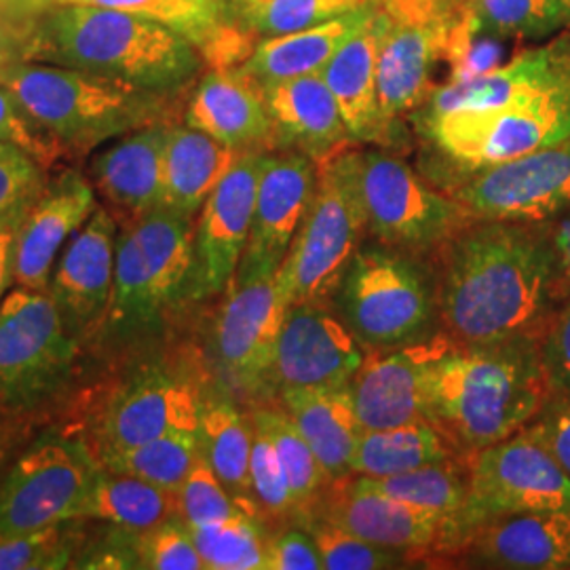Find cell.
I'll list each match as a JSON object with an SVG mask.
<instances>
[{"mask_svg": "<svg viewBox=\"0 0 570 570\" xmlns=\"http://www.w3.org/2000/svg\"><path fill=\"white\" fill-rule=\"evenodd\" d=\"M249 416L254 428L265 431L277 450L292 489L298 522L320 501V497L332 482L327 480L326 471L320 465L313 449L306 444L303 433L296 429L284 410L256 407Z\"/></svg>", "mask_w": 570, "mask_h": 570, "instance_id": "39", "label": "cell"}, {"mask_svg": "<svg viewBox=\"0 0 570 570\" xmlns=\"http://www.w3.org/2000/svg\"><path fill=\"white\" fill-rule=\"evenodd\" d=\"M471 26L494 39L539 41L570 26V0H454Z\"/></svg>", "mask_w": 570, "mask_h": 570, "instance_id": "37", "label": "cell"}, {"mask_svg": "<svg viewBox=\"0 0 570 570\" xmlns=\"http://www.w3.org/2000/svg\"><path fill=\"white\" fill-rule=\"evenodd\" d=\"M265 153H239L202 207L193 233L188 303L209 301L233 284L252 230Z\"/></svg>", "mask_w": 570, "mask_h": 570, "instance_id": "16", "label": "cell"}, {"mask_svg": "<svg viewBox=\"0 0 570 570\" xmlns=\"http://www.w3.org/2000/svg\"><path fill=\"white\" fill-rule=\"evenodd\" d=\"M21 21L0 7V68L20 61Z\"/></svg>", "mask_w": 570, "mask_h": 570, "instance_id": "56", "label": "cell"}, {"mask_svg": "<svg viewBox=\"0 0 570 570\" xmlns=\"http://www.w3.org/2000/svg\"><path fill=\"white\" fill-rule=\"evenodd\" d=\"M21 216L23 212L20 216L0 223V305L16 287V242Z\"/></svg>", "mask_w": 570, "mask_h": 570, "instance_id": "55", "label": "cell"}, {"mask_svg": "<svg viewBox=\"0 0 570 570\" xmlns=\"http://www.w3.org/2000/svg\"><path fill=\"white\" fill-rule=\"evenodd\" d=\"M279 404L313 449L327 480L351 475L364 428L351 395V383L336 387L285 389Z\"/></svg>", "mask_w": 570, "mask_h": 570, "instance_id": "30", "label": "cell"}, {"mask_svg": "<svg viewBox=\"0 0 570 570\" xmlns=\"http://www.w3.org/2000/svg\"><path fill=\"white\" fill-rule=\"evenodd\" d=\"M367 353L330 298L294 303L285 311L266 393L346 385Z\"/></svg>", "mask_w": 570, "mask_h": 570, "instance_id": "17", "label": "cell"}, {"mask_svg": "<svg viewBox=\"0 0 570 570\" xmlns=\"http://www.w3.org/2000/svg\"><path fill=\"white\" fill-rule=\"evenodd\" d=\"M456 551L475 567L510 570L570 569V513H503L469 532Z\"/></svg>", "mask_w": 570, "mask_h": 570, "instance_id": "26", "label": "cell"}, {"mask_svg": "<svg viewBox=\"0 0 570 570\" xmlns=\"http://www.w3.org/2000/svg\"><path fill=\"white\" fill-rule=\"evenodd\" d=\"M372 0H230L228 18L245 32L258 37H282L345 16Z\"/></svg>", "mask_w": 570, "mask_h": 570, "instance_id": "40", "label": "cell"}, {"mask_svg": "<svg viewBox=\"0 0 570 570\" xmlns=\"http://www.w3.org/2000/svg\"><path fill=\"white\" fill-rule=\"evenodd\" d=\"M178 497V515L183 518L188 529L209 527L216 522H225L239 513H247L242 505L230 497L225 484L218 480L214 469L207 465L199 454L197 463L183 487L176 490Z\"/></svg>", "mask_w": 570, "mask_h": 570, "instance_id": "46", "label": "cell"}, {"mask_svg": "<svg viewBox=\"0 0 570 570\" xmlns=\"http://www.w3.org/2000/svg\"><path fill=\"white\" fill-rule=\"evenodd\" d=\"M317 186V161L285 150L263 159L249 239L230 285L275 277L305 220ZM228 285V287H230Z\"/></svg>", "mask_w": 570, "mask_h": 570, "instance_id": "18", "label": "cell"}, {"mask_svg": "<svg viewBox=\"0 0 570 570\" xmlns=\"http://www.w3.org/2000/svg\"><path fill=\"white\" fill-rule=\"evenodd\" d=\"M7 87L68 155L85 157L146 125L165 122L174 96L39 61L0 68Z\"/></svg>", "mask_w": 570, "mask_h": 570, "instance_id": "5", "label": "cell"}, {"mask_svg": "<svg viewBox=\"0 0 570 570\" xmlns=\"http://www.w3.org/2000/svg\"><path fill=\"white\" fill-rule=\"evenodd\" d=\"M58 2H61V0H41V7H39V11L41 9H45V7H49V4H58ZM214 2H218V4H223L226 9V0H214ZM228 13V11H226Z\"/></svg>", "mask_w": 570, "mask_h": 570, "instance_id": "58", "label": "cell"}, {"mask_svg": "<svg viewBox=\"0 0 570 570\" xmlns=\"http://www.w3.org/2000/svg\"><path fill=\"white\" fill-rule=\"evenodd\" d=\"M199 454L197 433L180 431L131 449L104 450L96 454V459L108 471L134 475L176 492L195 468Z\"/></svg>", "mask_w": 570, "mask_h": 570, "instance_id": "38", "label": "cell"}, {"mask_svg": "<svg viewBox=\"0 0 570 570\" xmlns=\"http://www.w3.org/2000/svg\"><path fill=\"white\" fill-rule=\"evenodd\" d=\"M529 429L570 475V393L551 395Z\"/></svg>", "mask_w": 570, "mask_h": 570, "instance_id": "52", "label": "cell"}, {"mask_svg": "<svg viewBox=\"0 0 570 570\" xmlns=\"http://www.w3.org/2000/svg\"><path fill=\"white\" fill-rule=\"evenodd\" d=\"M205 570H265L268 529L256 515L239 513L225 522L190 529Z\"/></svg>", "mask_w": 570, "mask_h": 570, "instance_id": "41", "label": "cell"}, {"mask_svg": "<svg viewBox=\"0 0 570 570\" xmlns=\"http://www.w3.org/2000/svg\"><path fill=\"white\" fill-rule=\"evenodd\" d=\"M456 16L454 0H374L379 98L389 122L397 125L428 102Z\"/></svg>", "mask_w": 570, "mask_h": 570, "instance_id": "14", "label": "cell"}, {"mask_svg": "<svg viewBox=\"0 0 570 570\" xmlns=\"http://www.w3.org/2000/svg\"><path fill=\"white\" fill-rule=\"evenodd\" d=\"M121 226L98 205L91 218L61 249L47 285L60 311L63 326L89 355L110 303Z\"/></svg>", "mask_w": 570, "mask_h": 570, "instance_id": "19", "label": "cell"}, {"mask_svg": "<svg viewBox=\"0 0 570 570\" xmlns=\"http://www.w3.org/2000/svg\"><path fill=\"white\" fill-rule=\"evenodd\" d=\"M204 389L184 372L157 360L134 362L106 389L89 425L81 429L94 454L131 449L169 433H197Z\"/></svg>", "mask_w": 570, "mask_h": 570, "instance_id": "13", "label": "cell"}, {"mask_svg": "<svg viewBox=\"0 0 570 570\" xmlns=\"http://www.w3.org/2000/svg\"><path fill=\"white\" fill-rule=\"evenodd\" d=\"M374 13V0L345 16L317 23L301 32L266 37L254 45L247 60L239 66L258 85L289 81L317 75Z\"/></svg>", "mask_w": 570, "mask_h": 570, "instance_id": "31", "label": "cell"}, {"mask_svg": "<svg viewBox=\"0 0 570 570\" xmlns=\"http://www.w3.org/2000/svg\"><path fill=\"white\" fill-rule=\"evenodd\" d=\"M178 515L174 490L155 487L140 478L115 473L100 465L98 475L82 503L81 518L144 532Z\"/></svg>", "mask_w": 570, "mask_h": 570, "instance_id": "35", "label": "cell"}, {"mask_svg": "<svg viewBox=\"0 0 570 570\" xmlns=\"http://www.w3.org/2000/svg\"><path fill=\"white\" fill-rule=\"evenodd\" d=\"M171 122L146 125L119 138L98 153L87 178L98 202L119 226L131 225L161 207L164 197V153Z\"/></svg>", "mask_w": 570, "mask_h": 570, "instance_id": "25", "label": "cell"}, {"mask_svg": "<svg viewBox=\"0 0 570 570\" xmlns=\"http://www.w3.org/2000/svg\"><path fill=\"white\" fill-rule=\"evenodd\" d=\"M473 218L440 247L444 334L456 345L541 336L553 296L551 228Z\"/></svg>", "mask_w": 570, "mask_h": 570, "instance_id": "1", "label": "cell"}, {"mask_svg": "<svg viewBox=\"0 0 570 570\" xmlns=\"http://www.w3.org/2000/svg\"><path fill=\"white\" fill-rule=\"evenodd\" d=\"M570 513V475L529 428L471 454L469 494L440 550L456 551L484 520L503 513Z\"/></svg>", "mask_w": 570, "mask_h": 570, "instance_id": "10", "label": "cell"}, {"mask_svg": "<svg viewBox=\"0 0 570 570\" xmlns=\"http://www.w3.org/2000/svg\"><path fill=\"white\" fill-rule=\"evenodd\" d=\"M37 416L0 412V471L35 438Z\"/></svg>", "mask_w": 570, "mask_h": 570, "instance_id": "54", "label": "cell"}, {"mask_svg": "<svg viewBox=\"0 0 570 570\" xmlns=\"http://www.w3.org/2000/svg\"><path fill=\"white\" fill-rule=\"evenodd\" d=\"M136 551L142 570H205L204 558L180 515L138 532Z\"/></svg>", "mask_w": 570, "mask_h": 570, "instance_id": "47", "label": "cell"}, {"mask_svg": "<svg viewBox=\"0 0 570 570\" xmlns=\"http://www.w3.org/2000/svg\"><path fill=\"white\" fill-rule=\"evenodd\" d=\"M322 77L341 108L353 142H400L397 125L385 119L379 98V28L374 13L327 61Z\"/></svg>", "mask_w": 570, "mask_h": 570, "instance_id": "29", "label": "cell"}, {"mask_svg": "<svg viewBox=\"0 0 570 570\" xmlns=\"http://www.w3.org/2000/svg\"><path fill=\"white\" fill-rule=\"evenodd\" d=\"M553 252V296L567 301L570 296V207L562 220L551 228Z\"/></svg>", "mask_w": 570, "mask_h": 570, "instance_id": "53", "label": "cell"}, {"mask_svg": "<svg viewBox=\"0 0 570 570\" xmlns=\"http://www.w3.org/2000/svg\"><path fill=\"white\" fill-rule=\"evenodd\" d=\"M450 195L475 218L541 225L570 207V138L469 171Z\"/></svg>", "mask_w": 570, "mask_h": 570, "instance_id": "15", "label": "cell"}, {"mask_svg": "<svg viewBox=\"0 0 570 570\" xmlns=\"http://www.w3.org/2000/svg\"><path fill=\"white\" fill-rule=\"evenodd\" d=\"M47 169L16 146L0 144V223L20 216L47 183Z\"/></svg>", "mask_w": 570, "mask_h": 570, "instance_id": "49", "label": "cell"}, {"mask_svg": "<svg viewBox=\"0 0 570 570\" xmlns=\"http://www.w3.org/2000/svg\"><path fill=\"white\" fill-rule=\"evenodd\" d=\"M539 338L450 346L429 370L425 419L468 454L529 428L553 395Z\"/></svg>", "mask_w": 570, "mask_h": 570, "instance_id": "3", "label": "cell"}, {"mask_svg": "<svg viewBox=\"0 0 570 570\" xmlns=\"http://www.w3.org/2000/svg\"><path fill=\"white\" fill-rule=\"evenodd\" d=\"M85 2L108 9H119L146 20L159 21L184 35L202 51L214 41L226 26L225 7L214 0H61ZM60 4V2H58Z\"/></svg>", "mask_w": 570, "mask_h": 570, "instance_id": "42", "label": "cell"}, {"mask_svg": "<svg viewBox=\"0 0 570 570\" xmlns=\"http://www.w3.org/2000/svg\"><path fill=\"white\" fill-rule=\"evenodd\" d=\"M98 469L81 431L37 433L0 471V539L81 518Z\"/></svg>", "mask_w": 570, "mask_h": 570, "instance_id": "9", "label": "cell"}, {"mask_svg": "<svg viewBox=\"0 0 570 570\" xmlns=\"http://www.w3.org/2000/svg\"><path fill=\"white\" fill-rule=\"evenodd\" d=\"M261 87L273 125V146L303 153L320 164L351 140L322 72Z\"/></svg>", "mask_w": 570, "mask_h": 570, "instance_id": "28", "label": "cell"}, {"mask_svg": "<svg viewBox=\"0 0 570 570\" xmlns=\"http://www.w3.org/2000/svg\"><path fill=\"white\" fill-rule=\"evenodd\" d=\"M249 489L256 511L265 524L268 520H296V505L284 465L271 438L258 428H254L249 456Z\"/></svg>", "mask_w": 570, "mask_h": 570, "instance_id": "45", "label": "cell"}, {"mask_svg": "<svg viewBox=\"0 0 570 570\" xmlns=\"http://www.w3.org/2000/svg\"><path fill=\"white\" fill-rule=\"evenodd\" d=\"M298 524L305 527L315 539V546L324 558V570H387L406 567V556L372 546L317 515H305Z\"/></svg>", "mask_w": 570, "mask_h": 570, "instance_id": "44", "label": "cell"}, {"mask_svg": "<svg viewBox=\"0 0 570 570\" xmlns=\"http://www.w3.org/2000/svg\"><path fill=\"white\" fill-rule=\"evenodd\" d=\"M202 456L214 469L230 497L249 515H258L249 489V456L254 444L252 416L244 414L230 395L205 393L197 425Z\"/></svg>", "mask_w": 570, "mask_h": 570, "instance_id": "33", "label": "cell"}, {"mask_svg": "<svg viewBox=\"0 0 570 570\" xmlns=\"http://www.w3.org/2000/svg\"><path fill=\"white\" fill-rule=\"evenodd\" d=\"M336 306L367 351L425 341L438 313V289L416 254L362 244L336 289Z\"/></svg>", "mask_w": 570, "mask_h": 570, "instance_id": "6", "label": "cell"}, {"mask_svg": "<svg viewBox=\"0 0 570 570\" xmlns=\"http://www.w3.org/2000/svg\"><path fill=\"white\" fill-rule=\"evenodd\" d=\"M449 334L367 353L364 366L351 379V395L364 431L400 428L425 419L429 370L450 346Z\"/></svg>", "mask_w": 570, "mask_h": 570, "instance_id": "21", "label": "cell"}, {"mask_svg": "<svg viewBox=\"0 0 570 570\" xmlns=\"http://www.w3.org/2000/svg\"><path fill=\"white\" fill-rule=\"evenodd\" d=\"M184 125L237 153L273 148L263 87L239 66L214 68L205 75L188 100Z\"/></svg>", "mask_w": 570, "mask_h": 570, "instance_id": "27", "label": "cell"}, {"mask_svg": "<svg viewBox=\"0 0 570 570\" xmlns=\"http://www.w3.org/2000/svg\"><path fill=\"white\" fill-rule=\"evenodd\" d=\"M237 150L216 142L188 125H169L164 153L161 207L186 220H197L212 190L237 159Z\"/></svg>", "mask_w": 570, "mask_h": 570, "instance_id": "32", "label": "cell"}, {"mask_svg": "<svg viewBox=\"0 0 570 570\" xmlns=\"http://www.w3.org/2000/svg\"><path fill=\"white\" fill-rule=\"evenodd\" d=\"M265 570H324V558L311 532L298 524L268 537Z\"/></svg>", "mask_w": 570, "mask_h": 570, "instance_id": "50", "label": "cell"}, {"mask_svg": "<svg viewBox=\"0 0 570 570\" xmlns=\"http://www.w3.org/2000/svg\"><path fill=\"white\" fill-rule=\"evenodd\" d=\"M214 326V353L226 383L245 395L266 393L287 301L275 277L230 285Z\"/></svg>", "mask_w": 570, "mask_h": 570, "instance_id": "20", "label": "cell"}, {"mask_svg": "<svg viewBox=\"0 0 570 570\" xmlns=\"http://www.w3.org/2000/svg\"><path fill=\"white\" fill-rule=\"evenodd\" d=\"M414 119L438 155L469 174L569 140L570 82L490 112Z\"/></svg>", "mask_w": 570, "mask_h": 570, "instance_id": "12", "label": "cell"}, {"mask_svg": "<svg viewBox=\"0 0 570 570\" xmlns=\"http://www.w3.org/2000/svg\"><path fill=\"white\" fill-rule=\"evenodd\" d=\"M539 346L553 395L570 393V296L562 311L548 322Z\"/></svg>", "mask_w": 570, "mask_h": 570, "instance_id": "51", "label": "cell"}, {"mask_svg": "<svg viewBox=\"0 0 570 570\" xmlns=\"http://www.w3.org/2000/svg\"><path fill=\"white\" fill-rule=\"evenodd\" d=\"M366 235V212L355 180L353 150L345 146L317 164L315 195L275 275L287 306L332 298Z\"/></svg>", "mask_w": 570, "mask_h": 570, "instance_id": "8", "label": "cell"}, {"mask_svg": "<svg viewBox=\"0 0 570 570\" xmlns=\"http://www.w3.org/2000/svg\"><path fill=\"white\" fill-rule=\"evenodd\" d=\"M0 7L13 16L16 20H26L28 16L37 13L41 7V0H0Z\"/></svg>", "mask_w": 570, "mask_h": 570, "instance_id": "57", "label": "cell"}, {"mask_svg": "<svg viewBox=\"0 0 570 570\" xmlns=\"http://www.w3.org/2000/svg\"><path fill=\"white\" fill-rule=\"evenodd\" d=\"M570 82V35L518 53L508 63L461 82L431 91L414 117H444L459 112H490L529 102Z\"/></svg>", "mask_w": 570, "mask_h": 570, "instance_id": "23", "label": "cell"}, {"mask_svg": "<svg viewBox=\"0 0 570 570\" xmlns=\"http://www.w3.org/2000/svg\"><path fill=\"white\" fill-rule=\"evenodd\" d=\"M82 518L0 539V570L72 569L85 541Z\"/></svg>", "mask_w": 570, "mask_h": 570, "instance_id": "43", "label": "cell"}, {"mask_svg": "<svg viewBox=\"0 0 570 570\" xmlns=\"http://www.w3.org/2000/svg\"><path fill=\"white\" fill-rule=\"evenodd\" d=\"M82 357L49 292L16 285L0 305V412L37 416L56 404L81 374Z\"/></svg>", "mask_w": 570, "mask_h": 570, "instance_id": "7", "label": "cell"}, {"mask_svg": "<svg viewBox=\"0 0 570 570\" xmlns=\"http://www.w3.org/2000/svg\"><path fill=\"white\" fill-rule=\"evenodd\" d=\"M367 235L410 254L440 249L475 216L452 195L433 190L410 165L385 150H353Z\"/></svg>", "mask_w": 570, "mask_h": 570, "instance_id": "11", "label": "cell"}, {"mask_svg": "<svg viewBox=\"0 0 570 570\" xmlns=\"http://www.w3.org/2000/svg\"><path fill=\"white\" fill-rule=\"evenodd\" d=\"M471 454L454 456L449 461L431 463L389 478H357L351 475L360 487L391 499H397L416 510L428 511L444 522V534L454 518L461 513L469 494ZM442 534V539H444Z\"/></svg>", "mask_w": 570, "mask_h": 570, "instance_id": "36", "label": "cell"}, {"mask_svg": "<svg viewBox=\"0 0 570 570\" xmlns=\"http://www.w3.org/2000/svg\"><path fill=\"white\" fill-rule=\"evenodd\" d=\"M454 456L469 454L429 419H416L400 428L364 431L353 456L351 475L389 478Z\"/></svg>", "mask_w": 570, "mask_h": 570, "instance_id": "34", "label": "cell"}, {"mask_svg": "<svg viewBox=\"0 0 570 570\" xmlns=\"http://www.w3.org/2000/svg\"><path fill=\"white\" fill-rule=\"evenodd\" d=\"M98 195L87 174L63 169L49 178L21 216L16 242V285L47 289L66 242L98 209Z\"/></svg>", "mask_w": 570, "mask_h": 570, "instance_id": "24", "label": "cell"}, {"mask_svg": "<svg viewBox=\"0 0 570 570\" xmlns=\"http://www.w3.org/2000/svg\"><path fill=\"white\" fill-rule=\"evenodd\" d=\"M0 144L16 146L47 171L66 157L63 148L45 131L23 104L0 85Z\"/></svg>", "mask_w": 570, "mask_h": 570, "instance_id": "48", "label": "cell"}, {"mask_svg": "<svg viewBox=\"0 0 570 570\" xmlns=\"http://www.w3.org/2000/svg\"><path fill=\"white\" fill-rule=\"evenodd\" d=\"M195 223L155 209L121 226L110 303L89 355L119 362L157 334L167 313L186 303Z\"/></svg>", "mask_w": 570, "mask_h": 570, "instance_id": "4", "label": "cell"}, {"mask_svg": "<svg viewBox=\"0 0 570 570\" xmlns=\"http://www.w3.org/2000/svg\"><path fill=\"white\" fill-rule=\"evenodd\" d=\"M228 2H230V0H226V7H228ZM226 11H228V9H226Z\"/></svg>", "mask_w": 570, "mask_h": 570, "instance_id": "59", "label": "cell"}, {"mask_svg": "<svg viewBox=\"0 0 570 570\" xmlns=\"http://www.w3.org/2000/svg\"><path fill=\"white\" fill-rule=\"evenodd\" d=\"M306 515H317L372 546L397 551L407 560L440 550L444 534L440 518L364 489L351 475L332 482Z\"/></svg>", "mask_w": 570, "mask_h": 570, "instance_id": "22", "label": "cell"}, {"mask_svg": "<svg viewBox=\"0 0 570 570\" xmlns=\"http://www.w3.org/2000/svg\"><path fill=\"white\" fill-rule=\"evenodd\" d=\"M20 61H39L176 96L202 66V49L159 21L85 2L49 4L21 20Z\"/></svg>", "mask_w": 570, "mask_h": 570, "instance_id": "2", "label": "cell"}]
</instances>
